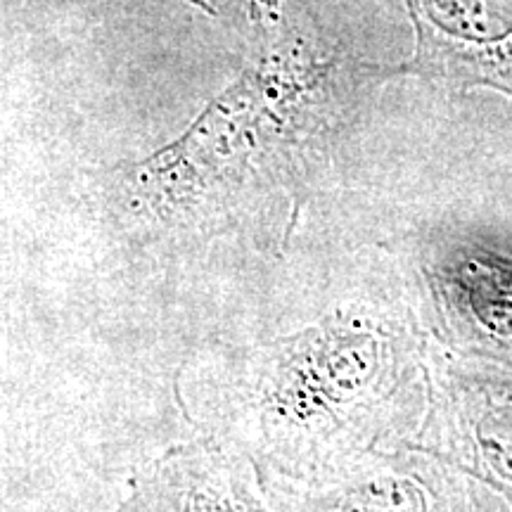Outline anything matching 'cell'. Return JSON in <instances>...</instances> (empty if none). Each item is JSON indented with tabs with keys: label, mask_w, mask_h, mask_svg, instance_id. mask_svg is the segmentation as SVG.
<instances>
[{
	"label": "cell",
	"mask_w": 512,
	"mask_h": 512,
	"mask_svg": "<svg viewBox=\"0 0 512 512\" xmlns=\"http://www.w3.org/2000/svg\"><path fill=\"white\" fill-rule=\"evenodd\" d=\"M107 512H275L254 460L240 446L195 441L140 470Z\"/></svg>",
	"instance_id": "obj_7"
},
{
	"label": "cell",
	"mask_w": 512,
	"mask_h": 512,
	"mask_svg": "<svg viewBox=\"0 0 512 512\" xmlns=\"http://www.w3.org/2000/svg\"><path fill=\"white\" fill-rule=\"evenodd\" d=\"M309 3L311 0H216V8L226 12L233 27L254 43L283 29Z\"/></svg>",
	"instance_id": "obj_8"
},
{
	"label": "cell",
	"mask_w": 512,
	"mask_h": 512,
	"mask_svg": "<svg viewBox=\"0 0 512 512\" xmlns=\"http://www.w3.org/2000/svg\"><path fill=\"white\" fill-rule=\"evenodd\" d=\"M413 24L411 60L392 76H415L448 93L477 88L512 100V0H403Z\"/></svg>",
	"instance_id": "obj_5"
},
{
	"label": "cell",
	"mask_w": 512,
	"mask_h": 512,
	"mask_svg": "<svg viewBox=\"0 0 512 512\" xmlns=\"http://www.w3.org/2000/svg\"><path fill=\"white\" fill-rule=\"evenodd\" d=\"M261 482L275 512H472L479 496L460 470L411 444Z\"/></svg>",
	"instance_id": "obj_3"
},
{
	"label": "cell",
	"mask_w": 512,
	"mask_h": 512,
	"mask_svg": "<svg viewBox=\"0 0 512 512\" xmlns=\"http://www.w3.org/2000/svg\"><path fill=\"white\" fill-rule=\"evenodd\" d=\"M411 446L512 496V373L453 363L434 368L425 420Z\"/></svg>",
	"instance_id": "obj_4"
},
{
	"label": "cell",
	"mask_w": 512,
	"mask_h": 512,
	"mask_svg": "<svg viewBox=\"0 0 512 512\" xmlns=\"http://www.w3.org/2000/svg\"><path fill=\"white\" fill-rule=\"evenodd\" d=\"M420 373L411 332L344 306L259 349L240 415L264 479L299 477L380 448Z\"/></svg>",
	"instance_id": "obj_2"
},
{
	"label": "cell",
	"mask_w": 512,
	"mask_h": 512,
	"mask_svg": "<svg viewBox=\"0 0 512 512\" xmlns=\"http://www.w3.org/2000/svg\"><path fill=\"white\" fill-rule=\"evenodd\" d=\"M249 46L240 74L181 136L107 171V209L138 242H204L294 219L392 76L332 34L313 3Z\"/></svg>",
	"instance_id": "obj_1"
},
{
	"label": "cell",
	"mask_w": 512,
	"mask_h": 512,
	"mask_svg": "<svg viewBox=\"0 0 512 512\" xmlns=\"http://www.w3.org/2000/svg\"><path fill=\"white\" fill-rule=\"evenodd\" d=\"M425 278L448 344L512 373V254L460 242L427 261Z\"/></svg>",
	"instance_id": "obj_6"
}]
</instances>
